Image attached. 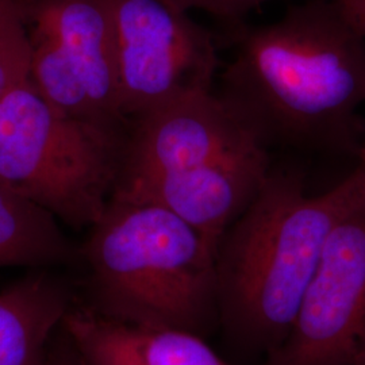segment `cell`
<instances>
[{"instance_id": "e0dca14e", "label": "cell", "mask_w": 365, "mask_h": 365, "mask_svg": "<svg viewBox=\"0 0 365 365\" xmlns=\"http://www.w3.org/2000/svg\"><path fill=\"white\" fill-rule=\"evenodd\" d=\"M359 365H365V360H364V361H363V363H361V364H359Z\"/></svg>"}, {"instance_id": "7a4b0ae2", "label": "cell", "mask_w": 365, "mask_h": 365, "mask_svg": "<svg viewBox=\"0 0 365 365\" xmlns=\"http://www.w3.org/2000/svg\"><path fill=\"white\" fill-rule=\"evenodd\" d=\"M364 205L361 161L317 195L300 172L271 168L215 252L220 322L238 345L268 357L284 341L329 235Z\"/></svg>"}, {"instance_id": "5bb4252c", "label": "cell", "mask_w": 365, "mask_h": 365, "mask_svg": "<svg viewBox=\"0 0 365 365\" xmlns=\"http://www.w3.org/2000/svg\"><path fill=\"white\" fill-rule=\"evenodd\" d=\"M48 365H84L63 327L53 339Z\"/></svg>"}, {"instance_id": "52a82bcc", "label": "cell", "mask_w": 365, "mask_h": 365, "mask_svg": "<svg viewBox=\"0 0 365 365\" xmlns=\"http://www.w3.org/2000/svg\"><path fill=\"white\" fill-rule=\"evenodd\" d=\"M365 360V205L337 223L287 337L265 365Z\"/></svg>"}, {"instance_id": "4fadbf2b", "label": "cell", "mask_w": 365, "mask_h": 365, "mask_svg": "<svg viewBox=\"0 0 365 365\" xmlns=\"http://www.w3.org/2000/svg\"><path fill=\"white\" fill-rule=\"evenodd\" d=\"M184 11L199 10L207 13L226 26V30L240 26L249 13L274 0H172Z\"/></svg>"}, {"instance_id": "8992f818", "label": "cell", "mask_w": 365, "mask_h": 365, "mask_svg": "<svg viewBox=\"0 0 365 365\" xmlns=\"http://www.w3.org/2000/svg\"><path fill=\"white\" fill-rule=\"evenodd\" d=\"M120 110L128 120L179 96L212 91L218 46L172 0H113Z\"/></svg>"}, {"instance_id": "2e32d148", "label": "cell", "mask_w": 365, "mask_h": 365, "mask_svg": "<svg viewBox=\"0 0 365 365\" xmlns=\"http://www.w3.org/2000/svg\"><path fill=\"white\" fill-rule=\"evenodd\" d=\"M359 161H361V163H364L365 164V148L361 150V153H360V157H359Z\"/></svg>"}, {"instance_id": "277c9868", "label": "cell", "mask_w": 365, "mask_h": 365, "mask_svg": "<svg viewBox=\"0 0 365 365\" xmlns=\"http://www.w3.org/2000/svg\"><path fill=\"white\" fill-rule=\"evenodd\" d=\"M128 128L69 117L29 80L0 99V184L81 230L114 191Z\"/></svg>"}, {"instance_id": "5b68a950", "label": "cell", "mask_w": 365, "mask_h": 365, "mask_svg": "<svg viewBox=\"0 0 365 365\" xmlns=\"http://www.w3.org/2000/svg\"><path fill=\"white\" fill-rule=\"evenodd\" d=\"M30 80L69 117L128 128L120 110L113 0H22Z\"/></svg>"}, {"instance_id": "9a60e30c", "label": "cell", "mask_w": 365, "mask_h": 365, "mask_svg": "<svg viewBox=\"0 0 365 365\" xmlns=\"http://www.w3.org/2000/svg\"><path fill=\"white\" fill-rule=\"evenodd\" d=\"M344 18L365 38V0H333Z\"/></svg>"}, {"instance_id": "ba28073f", "label": "cell", "mask_w": 365, "mask_h": 365, "mask_svg": "<svg viewBox=\"0 0 365 365\" xmlns=\"http://www.w3.org/2000/svg\"><path fill=\"white\" fill-rule=\"evenodd\" d=\"M255 144L217 92L179 96L129 120L114 191Z\"/></svg>"}, {"instance_id": "3957f363", "label": "cell", "mask_w": 365, "mask_h": 365, "mask_svg": "<svg viewBox=\"0 0 365 365\" xmlns=\"http://www.w3.org/2000/svg\"><path fill=\"white\" fill-rule=\"evenodd\" d=\"M80 256L102 315L199 336L220 322L215 249L170 210L110 197Z\"/></svg>"}, {"instance_id": "7c38bea8", "label": "cell", "mask_w": 365, "mask_h": 365, "mask_svg": "<svg viewBox=\"0 0 365 365\" xmlns=\"http://www.w3.org/2000/svg\"><path fill=\"white\" fill-rule=\"evenodd\" d=\"M58 223L49 211L0 184V269H42L80 262V248Z\"/></svg>"}, {"instance_id": "9c48e42d", "label": "cell", "mask_w": 365, "mask_h": 365, "mask_svg": "<svg viewBox=\"0 0 365 365\" xmlns=\"http://www.w3.org/2000/svg\"><path fill=\"white\" fill-rule=\"evenodd\" d=\"M271 168L268 149L250 145L194 168L114 191L111 197L170 210L217 252L222 235L260 192Z\"/></svg>"}, {"instance_id": "8fae6325", "label": "cell", "mask_w": 365, "mask_h": 365, "mask_svg": "<svg viewBox=\"0 0 365 365\" xmlns=\"http://www.w3.org/2000/svg\"><path fill=\"white\" fill-rule=\"evenodd\" d=\"M73 303L69 288L43 271L0 291V365H48Z\"/></svg>"}, {"instance_id": "30bf717a", "label": "cell", "mask_w": 365, "mask_h": 365, "mask_svg": "<svg viewBox=\"0 0 365 365\" xmlns=\"http://www.w3.org/2000/svg\"><path fill=\"white\" fill-rule=\"evenodd\" d=\"M63 329L84 365H232L191 331L141 327L72 304Z\"/></svg>"}, {"instance_id": "6da1fadb", "label": "cell", "mask_w": 365, "mask_h": 365, "mask_svg": "<svg viewBox=\"0 0 365 365\" xmlns=\"http://www.w3.org/2000/svg\"><path fill=\"white\" fill-rule=\"evenodd\" d=\"M227 37L233 54L217 93L261 146L360 157L365 38L333 0H299Z\"/></svg>"}]
</instances>
